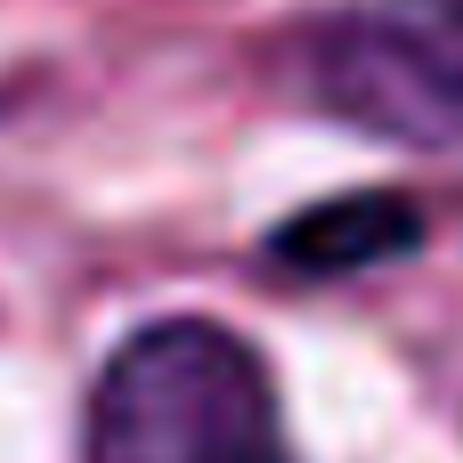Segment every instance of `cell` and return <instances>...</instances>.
Instances as JSON below:
<instances>
[{
    "instance_id": "obj_2",
    "label": "cell",
    "mask_w": 463,
    "mask_h": 463,
    "mask_svg": "<svg viewBox=\"0 0 463 463\" xmlns=\"http://www.w3.org/2000/svg\"><path fill=\"white\" fill-rule=\"evenodd\" d=\"M301 90L399 146L463 155V0L342 8L301 49Z\"/></svg>"
},
{
    "instance_id": "obj_3",
    "label": "cell",
    "mask_w": 463,
    "mask_h": 463,
    "mask_svg": "<svg viewBox=\"0 0 463 463\" xmlns=\"http://www.w3.org/2000/svg\"><path fill=\"white\" fill-rule=\"evenodd\" d=\"M423 244V212L391 187H366V195H334L285 228H269V269L293 277V285H334V277H358V269H383L399 252Z\"/></svg>"
},
{
    "instance_id": "obj_1",
    "label": "cell",
    "mask_w": 463,
    "mask_h": 463,
    "mask_svg": "<svg viewBox=\"0 0 463 463\" xmlns=\"http://www.w3.org/2000/svg\"><path fill=\"white\" fill-rule=\"evenodd\" d=\"M90 463H285L260 350L212 317L138 326L90 391Z\"/></svg>"
}]
</instances>
